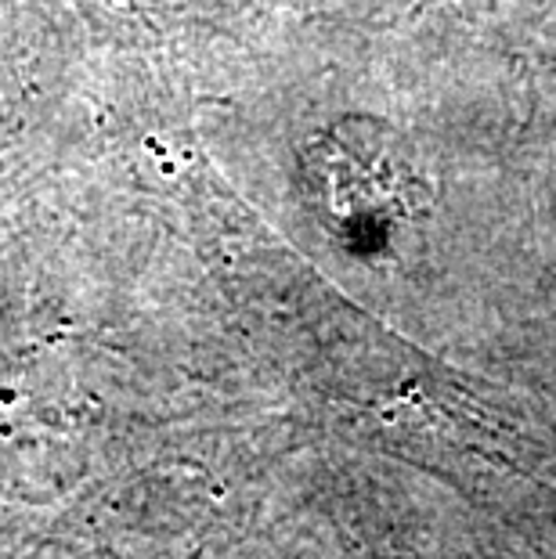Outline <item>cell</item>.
I'll use <instances>...</instances> for the list:
<instances>
[{"mask_svg": "<svg viewBox=\"0 0 556 559\" xmlns=\"http://www.w3.org/2000/svg\"><path fill=\"white\" fill-rule=\"evenodd\" d=\"M311 152V185L326 217L358 235H401L427 217L430 188L416 148L372 116L329 127Z\"/></svg>", "mask_w": 556, "mask_h": 559, "instance_id": "1", "label": "cell"}]
</instances>
